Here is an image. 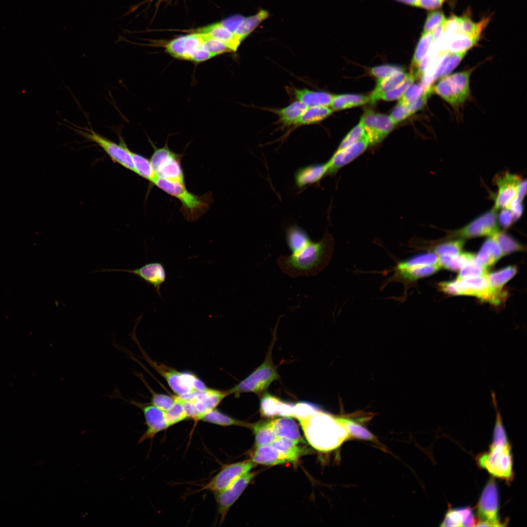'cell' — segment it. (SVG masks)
Here are the masks:
<instances>
[{
	"label": "cell",
	"instance_id": "cell-33",
	"mask_svg": "<svg viewBox=\"0 0 527 527\" xmlns=\"http://www.w3.org/2000/svg\"><path fill=\"white\" fill-rule=\"evenodd\" d=\"M431 246H426L428 250L438 255H449L454 256L461 252L465 244L464 239H455L446 240H438L434 242H427Z\"/></svg>",
	"mask_w": 527,
	"mask_h": 527
},
{
	"label": "cell",
	"instance_id": "cell-57",
	"mask_svg": "<svg viewBox=\"0 0 527 527\" xmlns=\"http://www.w3.org/2000/svg\"><path fill=\"white\" fill-rule=\"evenodd\" d=\"M400 71H404L403 67L394 65L385 64L373 67L371 70V72L374 76L379 80H381Z\"/></svg>",
	"mask_w": 527,
	"mask_h": 527
},
{
	"label": "cell",
	"instance_id": "cell-36",
	"mask_svg": "<svg viewBox=\"0 0 527 527\" xmlns=\"http://www.w3.org/2000/svg\"><path fill=\"white\" fill-rule=\"evenodd\" d=\"M369 101V96L343 94L334 95L329 105L332 110H337L361 105Z\"/></svg>",
	"mask_w": 527,
	"mask_h": 527
},
{
	"label": "cell",
	"instance_id": "cell-30",
	"mask_svg": "<svg viewBox=\"0 0 527 527\" xmlns=\"http://www.w3.org/2000/svg\"><path fill=\"white\" fill-rule=\"evenodd\" d=\"M409 76V74L405 72L404 71L396 72L390 76L381 80H379L378 83L369 96L370 101L375 103L380 99V97L402 83Z\"/></svg>",
	"mask_w": 527,
	"mask_h": 527
},
{
	"label": "cell",
	"instance_id": "cell-41",
	"mask_svg": "<svg viewBox=\"0 0 527 527\" xmlns=\"http://www.w3.org/2000/svg\"><path fill=\"white\" fill-rule=\"evenodd\" d=\"M517 270L516 266H508L498 271L488 273L486 277L493 288L502 290L504 284L514 276Z\"/></svg>",
	"mask_w": 527,
	"mask_h": 527
},
{
	"label": "cell",
	"instance_id": "cell-63",
	"mask_svg": "<svg viewBox=\"0 0 527 527\" xmlns=\"http://www.w3.org/2000/svg\"><path fill=\"white\" fill-rule=\"evenodd\" d=\"M445 22L441 23L440 25L437 26L432 31V34H433V36L434 41H437V40L439 38V37H440V36L442 35V33H443L444 24Z\"/></svg>",
	"mask_w": 527,
	"mask_h": 527
},
{
	"label": "cell",
	"instance_id": "cell-10",
	"mask_svg": "<svg viewBox=\"0 0 527 527\" xmlns=\"http://www.w3.org/2000/svg\"><path fill=\"white\" fill-rule=\"evenodd\" d=\"M470 76L464 71L444 76L432 86L433 92L452 106L459 105L469 96Z\"/></svg>",
	"mask_w": 527,
	"mask_h": 527
},
{
	"label": "cell",
	"instance_id": "cell-1",
	"mask_svg": "<svg viewBox=\"0 0 527 527\" xmlns=\"http://www.w3.org/2000/svg\"><path fill=\"white\" fill-rule=\"evenodd\" d=\"M285 239L292 253L280 255L277 263L290 277L315 276L328 264L333 251V241L328 233L319 241L314 242L304 230L294 224L286 229Z\"/></svg>",
	"mask_w": 527,
	"mask_h": 527
},
{
	"label": "cell",
	"instance_id": "cell-64",
	"mask_svg": "<svg viewBox=\"0 0 527 527\" xmlns=\"http://www.w3.org/2000/svg\"><path fill=\"white\" fill-rule=\"evenodd\" d=\"M414 6L419 7V0H397Z\"/></svg>",
	"mask_w": 527,
	"mask_h": 527
},
{
	"label": "cell",
	"instance_id": "cell-12",
	"mask_svg": "<svg viewBox=\"0 0 527 527\" xmlns=\"http://www.w3.org/2000/svg\"><path fill=\"white\" fill-rule=\"evenodd\" d=\"M74 126V127L72 128L77 133L100 146L114 162L136 173L131 151L123 141L121 140L120 143L117 144L96 133L92 128L80 127L75 125Z\"/></svg>",
	"mask_w": 527,
	"mask_h": 527
},
{
	"label": "cell",
	"instance_id": "cell-9",
	"mask_svg": "<svg viewBox=\"0 0 527 527\" xmlns=\"http://www.w3.org/2000/svg\"><path fill=\"white\" fill-rule=\"evenodd\" d=\"M145 359L166 380L178 396L205 390L207 386L196 375L190 372H180L165 365L152 361L144 352Z\"/></svg>",
	"mask_w": 527,
	"mask_h": 527
},
{
	"label": "cell",
	"instance_id": "cell-22",
	"mask_svg": "<svg viewBox=\"0 0 527 527\" xmlns=\"http://www.w3.org/2000/svg\"><path fill=\"white\" fill-rule=\"evenodd\" d=\"M328 167L326 162L311 164L301 167L294 173L295 184L298 189L319 182L328 174Z\"/></svg>",
	"mask_w": 527,
	"mask_h": 527
},
{
	"label": "cell",
	"instance_id": "cell-54",
	"mask_svg": "<svg viewBox=\"0 0 527 527\" xmlns=\"http://www.w3.org/2000/svg\"><path fill=\"white\" fill-rule=\"evenodd\" d=\"M362 124L360 123L346 135L337 150H342L357 142L365 135Z\"/></svg>",
	"mask_w": 527,
	"mask_h": 527
},
{
	"label": "cell",
	"instance_id": "cell-52",
	"mask_svg": "<svg viewBox=\"0 0 527 527\" xmlns=\"http://www.w3.org/2000/svg\"><path fill=\"white\" fill-rule=\"evenodd\" d=\"M321 410L320 407L315 404L307 402H299L294 404L292 417H295L297 419L304 418Z\"/></svg>",
	"mask_w": 527,
	"mask_h": 527
},
{
	"label": "cell",
	"instance_id": "cell-39",
	"mask_svg": "<svg viewBox=\"0 0 527 527\" xmlns=\"http://www.w3.org/2000/svg\"><path fill=\"white\" fill-rule=\"evenodd\" d=\"M298 444L286 438L277 437L271 445L283 453L289 462H295L304 453Z\"/></svg>",
	"mask_w": 527,
	"mask_h": 527
},
{
	"label": "cell",
	"instance_id": "cell-58",
	"mask_svg": "<svg viewBox=\"0 0 527 527\" xmlns=\"http://www.w3.org/2000/svg\"><path fill=\"white\" fill-rule=\"evenodd\" d=\"M466 52L450 53L440 77L448 75L461 62Z\"/></svg>",
	"mask_w": 527,
	"mask_h": 527
},
{
	"label": "cell",
	"instance_id": "cell-53",
	"mask_svg": "<svg viewBox=\"0 0 527 527\" xmlns=\"http://www.w3.org/2000/svg\"><path fill=\"white\" fill-rule=\"evenodd\" d=\"M426 89L422 84L413 83L400 98L399 102L405 105H409L417 100L423 95Z\"/></svg>",
	"mask_w": 527,
	"mask_h": 527
},
{
	"label": "cell",
	"instance_id": "cell-46",
	"mask_svg": "<svg viewBox=\"0 0 527 527\" xmlns=\"http://www.w3.org/2000/svg\"><path fill=\"white\" fill-rule=\"evenodd\" d=\"M493 236L501 249L503 256L524 249L522 245L506 232L499 231Z\"/></svg>",
	"mask_w": 527,
	"mask_h": 527
},
{
	"label": "cell",
	"instance_id": "cell-18",
	"mask_svg": "<svg viewBox=\"0 0 527 527\" xmlns=\"http://www.w3.org/2000/svg\"><path fill=\"white\" fill-rule=\"evenodd\" d=\"M229 394L227 390L221 391L208 388L202 391H195L179 396L182 399H189L196 412L195 422L206 413L214 409Z\"/></svg>",
	"mask_w": 527,
	"mask_h": 527
},
{
	"label": "cell",
	"instance_id": "cell-23",
	"mask_svg": "<svg viewBox=\"0 0 527 527\" xmlns=\"http://www.w3.org/2000/svg\"><path fill=\"white\" fill-rule=\"evenodd\" d=\"M477 520L470 507L449 508L440 526L472 527L475 526Z\"/></svg>",
	"mask_w": 527,
	"mask_h": 527
},
{
	"label": "cell",
	"instance_id": "cell-47",
	"mask_svg": "<svg viewBox=\"0 0 527 527\" xmlns=\"http://www.w3.org/2000/svg\"><path fill=\"white\" fill-rule=\"evenodd\" d=\"M136 173L152 182L157 175L152 169L150 161L145 157L131 151Z\"/></svg>",
	"mask_w": 527,
	"mask_h": 527
},
{
	"label": "cell",
	"instance_id": "cell-32",
	"mask_svg": "<svg viewBox=\"0 0 527 527\" xmlns=\"http://www.w3.org/2000/svg\"><path fill=\"white\" fill-rule=\"evenodd\" d=\"M307 107L302 102L296 101L284 108L274 111L279 116V122L283 125H294Z\"/></svg>",
	"mask_w": 527,
	"mask_h": 527
},
{
	"label": "cell",
	"instance_id": "cell-15",
	"mask_svg": "<svg viewBox=\"0 0 527 527\" xmlns=\"http://www.w3.org/2000/svg\"><path fill=\"white\" fill-rule=\"evenodd\" d=\"M522 180L519 175L508 171L499 173L495 176L493 182L497 187L492 207L495 210L509 209L512 203L517 201Z\"/></svg>",
	"mask_w": 527,
	"mask_h": 527
},
{
	"label": "cell",
	"instance_id": "cell-17",
	"mask_svg": "<svg viewBox=\"0 0 527 527\" xmlns=\"http://www.w3.org/2000/svg\"><path fill=\"white\" fill-rule=\"evenodd\" d=\"M248 472L236 479L226 488L214 492L218 511L220 515V524L225 519L229 509L241 495L255 476Z\"/></svg>",
	"mask_w": 527,
	"mask_h": 527
},
{
	"label": "cell",
	"instance_id": "cell-55",
	"mask_svg": "<svg viewBox=\"0 0 527 527\" xmlns=\"http://www.w3.org/2000/svg\"><path fill=\"white\" fill-rule=\"evenodd\" d=\"M446 20L444 13L441 10H433L428 12L424 24L423 31H432Z\"/></svg>",
	"mask_w": 527,
	"mask_h": 527
},
{
	"label": "cell",
	"instance_id": "cell-27",
	"mask_svg": "<svg viewBox=\"0 0 527 527\" xmlns=\"http://www.w3.org/2000/svg\"><path fill=\"white\" fill-rule=\"evenodd\" d=\"M251 460L255 464L269 466L289 462L283 453L271 445L257 447Z\"/></svg>",
	"mask_w": 527,
	"mask_h": 527
},
{
	"label": "cell",
	"instance_id": "cell-43",
	"mask_svg": "<svg viewBox=\"0 0 527 527\" xmlns=\"http://www.w3.org/2000/svg\"><path fill=\"white\" fill-rule=\"evenodd\" d=\"M175 402L172 405L164 411L166 422L169 427L188 418L181 399L175 395Z\"/></svg>",
	"mask_w": 527,
	"mask_h": 527
},
{
	"label": "cell",
	"instance_id": "cell-26",
	"mask_svg": "<svg viewBox=\"0 0 527 527\" xmlns=\"http://www.w3.org/2000/svg\"><path fill=\"white\" fill-rule=\"evenodd\" d=\"M195 32L207 35L223 42L233 52L237 50L241 43L234 35L223 27L219 22L198 28Z\"/></svg>",
	"mask_w": 527,
	"mask_h": 527
},
{
	"label": "cell",
	"instance_id": "cell-61",
	"mask_svg": "<svg viewBox=\"0 0 527 527\" xmlns=\"http://www.w3.org/2000/svg\"><path fill=\"white\" fill-rule=\"evenodd\" d=\"M497 219L498 223L505 228L509 227L515 222L512 212L507 208L500 209Z\"/></svg>",
	"mask_w": 527,
	"mask_h": 527
},
{
	"label": "cell",
	"instance_id": "cell-25",
	"mask_svg": "<svg viewBox=\"0 0 527 527\" xmlns=\"http://www.w3.org/2000/svg\"><path fill=\"white\" fill-rule=\"evenodd\" d=\"M292 93L297 99L308 107L328 106L334 95L323 91H315L307 89H292Z\"/></svg>",
	"mask_w": 527,
	"mask_h": 527
},
{
	"label": "cell",
	"instance_id": "cell-31",
	"mask_svg": "<svg viewBox=\"0 0 527 527\" xmlns=\"http://www.w3.org/2000/svg\"><path fill=\"white\" fill-rule=\"evenodd\" d=\"M269 15L267 11L261 9L257 14L245 17L234 33L236 38L241 43Z\"/></svg>",
	"mask_w": 527,
	"mask_h": 527
},
{
	"label": "cell",
	"instance_id": "cell-29",
	"mask_svg": "<svg viewBox=\"0 0 527 527\" xmlns=\"http://www.w3.org/2000/svg\"><path fill=\"white\" fill-rule=\"evenodd\" d=\"M449 35L446 42L444 53H458L466 52L475 45L480 37L466 35L456 32Z\"/></svg>",
	"mask_w": 527,
	"mask_h": 527
},
{
	"label": "cell",
	"instance_id": "cell-7",
	"mask_svg": "<svg viewBox=\"0 0 527 527\" xmlns=\"http://www.w3.org/2000/svg\"><path fill=\"white\" fill-rule=\"evenodd\" d=\"M165 48L169 54L176 59L196 62L216 56L205 49L203 35L196 32L173 39L165 44Z\"/></svg>",
	"mask_w": 527,
	"mask_h": 527
},
{
	"label": "cell",
	"instance_id": "cell-21",
	"mask_svg": "<svg viewBox=\"0 0 527 527\" xmlns=\"http://www.w3.org/2000/svg\"><path fill=\"white\" fill-rule=\"evenodd\" d=\"M369 144V139L365 134L357 142L342 150H336L326 162L328 174L336 173L340 169L349 163L363 154Z\"/></svg>",
	"mask_w": 527,
	"mask_h": 527
},
{
	"label": "cell",
	"instance_id": "cell-28",
	"mask_svg": "<svg viewBox=\"0 0 527 527\" xmlns=\"http://www.w3.org/2000/svg\"><path fill=\"white\" fill-rule=\"evenodd\" d=\"M274 431L277 437H284L297 443L302 441L296 423L290 417L272 419Z\"/></svg>",
	"mask_w": 527,
	"mask_h": 527
},
{
	"label": "cell",
	"instance_id": "cell-37",
	"mask_svg": "<svg viewBox=\"0 0 527 527\" xmlns=\"http://www.w3.org/2000/svg\"><path fill=\"white\" fill-rule=\"evenodd\" d=\"M200 420L223 426H236L251 427L252 426L248 423L226 415L216 408L204 414Z\"/></svg>",
	"mask_w": 527,
	"mask_h": 527
},
{
	"label": "cell",
	"instance_id": "cell-14",
	"mask_svg": "<svg viewBox=\"0 0 527 527\" xmlns=\"http://www.w3.org/2000/svg\"><path fill=\"white\" fill-rule=\"evenodd\" d=\"M497 212L493 208L479 215L463 227L449 231L441 240L491 236L499 231Z\"/></svg>",
	"mask_w": 527,
	"mask_h": 527
},
{
	"label": "cell",
	"instance_id": "cell-6",
	"mask_svg": "<svg viewBox=\"0 0 527 527\" xmlns=\"http://www.w3.org/2000/svg\"><path fill=\"white\" fill-rule=\"evenodd\" d=\"M479 467L486 469L492 476L509 484L514 477L511 446L490 445L488 451L480 454L476 458Z\"/></svg>",
	"mask_w": 527,
	"mask_h": 527
},
{
	"label": "cell",
	"instance_id": "cell-42",
	"mask_svg": "<svg viewBox=\"0 0 527 527\" xmlns=\"http://www.w3.org/2000/svg\"><path fill=\"white\" fill-rule=\"evenodd\" d=\"M339 420L346 429L348 434L352 437L367 440L374 441V436L362 426L347 417L338 416Z\"/></svg>",
	"mask_w": 527,
	"mask_h": 527
},
{
	"label": "cell",
	"instance_id": "cell-40",
	"mask_svg": "<svg viewBox=\"0 0 527 527\" xmlns=\"http://www.w3.org/2000/svg\"><path fill=\"white\" fill-rule=\"evenodd\" d=\"M376 123L370 145L377 144L391 131L396 124L390 116L382 114H376Z\"/></svg>",
	"mask_w": 527,
	"mask_h": 527
},
{
	"label": "cell",
	"instance_id": "cell-4",
	"mask_svg": "<svg viewBox=\"0 0 527 527\" xmlns=\"http://www.w3.org/2000/svg\"><path fill=\"white\" fill-rule=\"evenodd\" d=\"M152 182L181 202L180 210L188 221L198 219L209 208L212 199L209 192L197 196L188 191L185 184L166 180L157 176Z\"/></svg>",
	"mask_w": 527,
	"mask_h": 527
},
{
	"label": "cell",
	"instance_id": "cell-49",
	"mask_svg": "<svg viewBox=\"0 0 527 527\" xmlns=\"http://www.w3.org/2000/svg\"><path fill=\"white\" fill-rule=\"evenodd\" d=\"M417 77L411 73L408 77L402 83L395 88L383 94L380 99L385 101H389L400 99L404 94L406 90L413 83V82Z\"/></svg>",
	"mask_w": 527,
	"mask_h": 527
},
{
	"label": "cell",
	"instance_id": "cell-5",
	"mask_svg": "<svg viewBox=\"0 0 527 527\" xmlns=\"http://www.w3.org/2000/svg\"><path fill=\"white\" fill-rule=\"evenodd\" d=\"M438 259V255L430 252L400 261L394 266L389 282L402 283L406 291L414 282L431 275L441 269L437 264Z\"/></svg>",
	"mask_w": 527,
	"mask_h": 527
},
{
	"label": "cell",
	"instance_id": "cell-16",
	"mask_svg": "<svg viewBox=\"0 0 527 527\" xmlns=\"http://www.w3.org/2000/svg\"><path fill=\"white\" fill-rule=\"evenodd\" d=\"M255 465L251 460L225 465L202 489L214 493L223 490L238 478L249 472Z\"/></svg>",
	"mask_w": 527,
	"mask_h": 527
},
{
	"label": "cell",
	"instance_id": "cell-19",
	"mask_svg": "<svg viewBox=\"0 0 527 527\" xmlns=\"http://www.w3.org/2000/svg\"><path fill=\"white\" fill-rule=\"evenodd\" d=\"M98 271H122L127 272L139 277L149 285H152L157 294L162 297L161 287L165 282L167 274L164 265L159 262L146 263L142 266L134 269H104Z\"/></svg>",
	"mask_w": 527,
	"mask_h": 527
},
{
	"label": "cell",
	"instance_id": "cell-38",
	"mask_svg": "<svg viewBox=\"0 0 527 527\" xmlns=\"http://www.w3.org/2000/svg\"><path fill=\"white\" fill-rule=\"evenodd\" d=\"M332 112L333 110L328 106L308 107L294 126L298 127L317 123L329 116Z\"/></svg>",
	"mask_w": 527,
	"mask_h": 527
},
{
	"label": "cell",
	"instance_id": "cell-11",
	"mask_svg": "<svg viewBox=\"0 0 527 527\" xmlns=\"http://www.w3.org/2000/svg\"><path fill=\"white\" fill-rule=\"evenodd\" d=\"M152 144L154 152L150 161L155 174L164 180L184 184L180 154L171 150L167 144L162 148Z\"/></svg>",
	"mask_w": 527,
	"mask_h": 527
},
{
	"label": "cell",
	"instance_id": "cell-35",
	"mask_svg": "<svg viewBox=\"0 0 527 527\" xmlns=\"http://www.w3.org/2000/svg\"><path fill=\"white\" fill-rule=\"evenodd\" d=\"M434 41L432 31H423L415 50L412 61L411 73L418 77V69L421 61L427 55Z\"/></svg>",
	"mask_w": 527,
	"mask_h": 527
},
{
	"label": "cell",
	"instance_id": "cell-45",
	"mask_svg": "<svg viewBox=\"0 0 527 527\" xmlns=\"http://www.w3.org/2000/svg\"><path fill=\"white\" fill-rule=\"evenodd\" d=\"M282 400L269 393L264 394L261 398L260 411L262 416L272 417L278 415Z\"/></svg>",
	"mask_w": 527,
	"mask_h": 527
},
{
	"label": "cell",
	"instance_id": "cell-59",
	"mask_svg": "<svg viewBox=\"0 0 527 527\" xmlns=\"http://www.w3.org/2000/svg\"><path fill=\"white\" fill-rule=\"evenodd\" d=\"M412 115L408 105L399 103L391 112L390 117L395 124Z\"/></svg>",
	"mask_w": 527,
	"mask_h": 527
},
{
	"label": "cell",
	"instance_id": "cell-24",
	"mask_svg": "<svg viewBox=\"0 0 527 527\" xmlns=\"http://www.w3.org/2000/svg\"><path fill=\"white\" fill-rule=\"evenodd\" d=\"M502 257L501 249L492 235L484 242L475 261L484 268H488L494 265Z\"/></svg>",
	"mask_w": 527,
	"mask_h": 527
},
{
	"label": "cell",
	"instance_id": "cell-56",
	"mask_svg": "<svg viewBox=\"0 0 527 527\" xmlns=\"http://www.w3.org/2000/svg\"><path fill=\"white\" fill-rule=\"evenodd\" d=\"M376 120V114L373 111L368 110L364 113L360 122L364 128L369 142L374 132Z\"/></svg>",
	"mask_w": 527,
	"mask_h": 527
},
{
	"label": "cell",
	"instance_id": "cell-20",
	"mask_svg": "<svg viewBox=\"0 0 527 527\" xmlns=\"http://www.w3.org/2000/svg\"><path fill=\"white\" fill-rule=\"evenodd\" d=\"M124 400L140 408L143 412L147 428L140 438L139 443L148 439L152 440L158 433L169 427L165 421L164 411L153 405L141 404L132 400Z\"/></svg>",
	"mask_w": 527,
	"mask_h": 527
},
{
	"label": "cell",
	"instance_id": "cell-60",
	"mask_svg": "<svg viewBox=\"0 0 527 527\" xmlns=\"http://www.w3.org/2000/svg\"><path fill=\"white\" fill-rule=\"evenodd\" d=\"M244 17L240 15H234L221 21L220 24L227 30L234 34L237 28L244 19Z\"/></svg>",
	"mask_w": 527,
	"mask_h": 527
},
{
	"label": "cell",
	"instance_id": "cell-3",
	"mask_svg": "<svg viewBox=\"0 0 527 527\" xmlns=\"http://www.w3.org/2000/svg\"><path fill=\"white\" fill-rule=\"evenodd\" d=\"M486 275L441 282L438 286L442 292L449 295L474 296L484 302L499 305L506 300L507 292L493 288Z\"/></svg>",
	"mask_w": 527,
	"mask_h": 527
},
{
	"label": "cell",
	"instance_id": "cell-50",
	"mask_svg": "<svg viewBox=\"0 0 527 527\" xmlns=\"http://www.w3.org/2000/svg\"><path fill=\"white\" fill-rule=\"evenodd\" d=\"M487 270L478 264L474 260L460 270L456 280L486 276L488 274Z\"/></svg>",
	"mask_w": 527,
	"mask_h": 527
},
{
	"label": "cell",
	"instance_id": "cell-51",
	"mask_svg": "<svg viewBox=\"0 0 527 527\" xmlns=\"http://www.w3.org/2000/svg\"><path fill=\"white\" fill-rule=\"evenodd\" d=\"M475 255L469 252H460L452 257L444 267L452 271L460 270L467 264L475 260Z\"/></svg>",
	"mask_w": 527,
	"mask_h": 527
},
{
	"label": "cell",
	"instance_id": "cell-48",
	"mask_svg": "<svg viewBox=\"0 0 527 527\" xmlns=\"http://www.w3.org/2000/svg\"><path fill=\"white\" fill-rule=\"evenodd\" d=\"M139 376L140 378L146 385L152 394L151 402L153 405L163 411H166L172 405L175 400V395L170 396L154 392L150 388L143 378L140 375Z\"/></svg>",
	"mask_w": 527,
	"mask_h": 527
},
{
	"label": "cell",
	"instance_id": "cell-8",
	"mask_svg": "<svg viewBox=\"0 0 527 527\" xmlns=\"http://www.w3.org/2000/svg\"><path fill=\"white\" fill-rule=\"evenodd\" d=\"M264 361L244 380L227 390L229 395L243 392L260 394L265 390L279 375L272 358L270 347Z\"/></svg>",
	"mask_w": 527,
	"mask_h": 527
},
{
	"label": "cell",
	"instance_id": "cell-2",
	"mask_svg": "<svg viewBox=\"0 0 527 527\" xmlns=\"http://www.w3.org/2000/svg\"><path fill=\"white\" fill-rule=\"evenodd\" d=\"M298 420L309 444L321 451L336 448L348 435L338 416L322 410Z\"/></svg>",
	"mask_w": 527,
	"mask_h": 527
},
{
	"label": "cell",
	"instance_id": "cell-13",
	"mask_svg": "<svg viewBox=\"0 0 527 527\" xmlns=\"http://www.w3.org/2000/svg\"><path fill=\"white\" fill-rule=\"evenodd\" d=\"M499 498L498 488L493 478L486 484L477 506L479 520L477 527H503L498 517Z\"/></svg>",
	"mask_w": 527,
	"mask_h": 527
},
{
	"label": "cell",
	"instance_id": "cell-44",
	"mask_svg": "<svg viewBox=\"0 0 527 527\" xmlns=\"http://www.w3.org/2000/svg\"><path fill=\"white\" fill-rule=\"evenodd\" d=\"M488 20L487 19H484L479 22L476 23L472 20L468 15L459 17L458 32L468 35L480 37Z\"/></svg>",
	"mask_w": 527,
	"mask_h": 527
},
{
	"label": "cell",
	"instance_id": "cell-62",
	"mask_svg": "<svg viewBox=\"0 0 527 527\" xmlns=\"http://www.w3.org/2000/svg\"><path fill=\"white\" fill-rule=\"evenodd\" d=\"M446 0H419V7L430 10L440 8Z\"/></svg>",
	"mask_w": 527,
	"mask_h": 527
},
{
	"label": "cell",
	"instance_id": "cell-34",
	"mask_svg": "<svg viewBox=\"0 0 527 527\" xmlns=\"http://www.w3.org/2000/svg\"><path fill=\"white\" fill-rule=\"evenodd\" d=\"M256 447L270 445L277 438L274 431L272 419L252 425Z\"/></svg>",
	"mask_w": 527,
	"mask_h": 527
}]
</instances>
